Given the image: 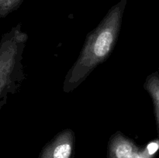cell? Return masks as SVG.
<instances>
[{
  "instance_id": "cell-3",
  "label": "cell",
  "mask_w": 159,
  "mask_h": 158,
  "mask_svg": "<svg viewBox=\"0 0 159 158\" xmlns=\"http://www.w3.org/2000/svg\"><path fill=\"white\" fill-rule=\"evenodd\" d=\"M148 147H141L121 132H116L108 143L107 158H153Z\"/></svg>"
},
{
  "instance_id": "cell-5",
  "label": "cell",
  "mask_w": 159,
  "mask_h": 158,
  "mask_svg": "<svg viewBox=\"0 0 159 158\" xmlns=\"http://www.w3.org/2000/svg\"><path fill=\"white\" fill-rule=\"evenodd\" d=\"M144 88L152 97L155 110V121L159 136V74L158 72L152 73L146 78Z\"/></svg>"
},
{
  "instance_id": "cell-1",
  "label": "cell",
  "mask_w": 159,
  "mask_h": 158,
  "mask_svg": "<svg viewBox=\"0 0 159 158\" xmlns=\"http://www.w3.org/2000/svg\"><path fill=\"white\" fill-rule=\"evenodd\" d=\"M126 2L121 0L112 7L97 27L88 34L79 57L65 77V92L77 88L111 54L119 37Z\"/></svg>"
},
{
  "instance_id": "cell-6",
  "label": "cell",
  "mask_w": 159,
  "mask_h": 158,
  "mask_svg": "<svg viewBox=\"0 0 159 158\" xmlns=\"http://www.w3.org/2000/svg\"><path fill=\"white\" fill-rule=\"evenodd\" d=\"M23 0H0V18H5L16 10Z\"/></svg>"
},
{
  "instance_id": "cell-2",
  "label": "cell",
  "mask_w": 159,
  "mask_h": 158,
  "mask_svg": "<svg viewBox=\"0 0 159 158\" xmlns=\"http://www.w3.org/2000/svg\"><path fill=\"white\" fill-rule=\"evenodd\" d=\"M27 40V33L22 30L20 23L3 34L0 40V109L25 79L23 57Z\"/></svg>"
},
{
  "instance_id": "cell-4",
  "label": "cell",
  "mask_w": 159,
  "mask_h": 158,
  "mask_svg": "<svg viewBox=\"0 0 159 158\" xmlns=\"http://www.w3.org/2000/svg\"><path fill=\"white\" fill-rule=\"evenodd\" d=\"M75 144V133L71 129H65L46 144L38 158H73Z\"/></svg>"
}]
</instances>
